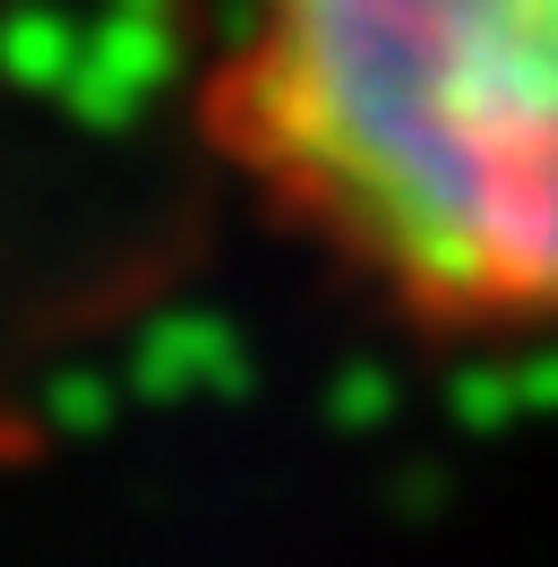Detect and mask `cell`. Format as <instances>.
<instances>
[{"instance_id":"cell-1","label":"cell","mask_w":558,"mask_h":567,"mask_svg":"<svg viewBox=\"0 0 558 567\" xmlns=\"http://www.w3.org/2000/svg\"><path fill=\"white\" fill-rule=\"evenodd\" d=\"M215 164L430 336H558V0H241Z\"/></svg>"}]
</instances>
